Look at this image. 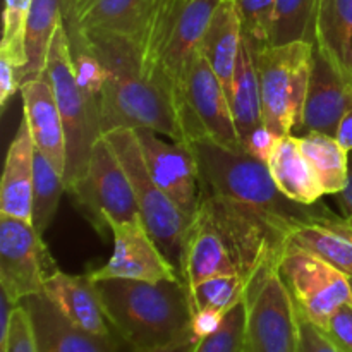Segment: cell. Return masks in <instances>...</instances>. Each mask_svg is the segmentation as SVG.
I'll return each instance as SVG.
<instances>
[{"mask_svg":"<svg viewBox=\"0 0 352 352\" xmlns=\"http://www.w3.org/2000/svg\"><path fill=\"white\" fill-rule=\"evenodd\" d=\"M199 170V212L205 213L248 282L278 267L298 227L337 215L323 201L302 205L287 198L265 162L208 136L191 141Z\"/></svg>","mask_w":352,"mask_h":352,"instance_id":"cell-1","label":"cell"},{"mask_svg":"<svg viewBox=\"0 0 352 352\" xmlns=\"http://www.w3.org/2000/svg\"><path fill=\"white\" fill-rule=\"evenodd\" d=\"M79 33L105 67L107 78L100 95L102 134L117 127H148L189 144L191 140L181 102L167 85L144 74L136 41L116 34Z\"/></svg>","mask_w":352,"mask_h":352,"instance_id":"cell-2","label":"cell"},{"mask_svg":"<svg viewBox=\"0 0 352 352\" xmlns=\"http://www.w3.org/2000/svg\"><path fill=\"white\" fill-rule=\"evenodd\" d=\"M110 327L134 351L165 346L191 329L192 306L182 280H96Z\"/></svg>","mask_w":352,"mask_h":352,"instance_id":"cell-3","label":"cell"},{"mask_svg":"<svg viewBox=\"0 0 352 352\" xmlns=\"http://www.w3.org/2000/svg\"><path fill=\"white\" fill-rule=\"evenodd\" d=\"M47 76L54 88L67 140L65 191H71L85 175L95 141L102 136L100 112L86 98L74 74L71 45L65 21L58 24L50 41L47 57Z\"/></svg>","mask_w":352,"mask_h":352,"instance_id":"cell-4","label":"cell"},{"mask_svg":"<svg viewBox=\"0 0 352 352\" xmlns=\"http://www.w3.org/2000/svg\"><path fill=\"white\" fill-rule=\"evenodd\" d=\"M309 41L267 45L253 50L261 93L263 124L278 138L294 134L305 105L311 72Z\"/></svg>","mask_w":352,"mask_h":352,"instance_id":"cell-5","label":"cell"},{"mask_svg":"<svg viewBox=\"0 0 352 352\" xmlns=\"http://www.w3.org/2000/svg\"><path fill=\"white\" fill-rule=\"evenodd\" d=\"M103 136L113 148L129 177L144 227L181 275L182 253L191 222L153 181L134 129L117 127L103 133Z\"/></svg>","mask_w":352,"mask_h":352,"instance_id":"cell-6","label":"cell"},{"mask_svg":"<svg viewBox=\"0 0 352 352\" xmlns=\"http://www.w3.org/2000/svg\"><path fill=\"white\" fill-rule=\"evenodd\" d=\"M69 195L100 236L110 232L113 223L141 219L129 177L103 134L93 144L85 175Z\"/></svg>","mask_w":352,"mask_h":352,"instance_id":"cell-7","label":"cell"},{"mask_svg":"<svg viewBox=\"0 0 352 352\" xmlns=\"http://www.w3.org/2000/svg\"><path fill=\"white\" fill-rule=\"evenodd\" d=\"M246 352H299V313L278 267L246 285Z\"/></svg>","mask_w":352,"mask_h":352,"instance_id":"cell-8","label":"cell"},{"mask_svg":"<svg viewBox=\"0 0 352 352\" xmlns=\"http://www.w3.org/2000/svg\"><path fill=\"white\" fill-rule=\"evenodd\" d=\"M278 272L298 311L320 329L340 306L352 305L351 278L298 244L289 243Z\"/></svg>","mask_w":352,"mask_h":352,"instance_id":"cell-9","label":"cell"},{"mask_svg":"<svg viewBox=\"0 0 352 352\" xmlns=\"http://www.w3.org/2000/svg\"><path fill=\"white\" fill-rule=\"evenodd\" d=\"M57 272L41 234L26 220L0 215V287L19 305L30 296L43 294L45 278Z\"/></svg>","mask_w":352,"mask_h":352,"instance_id":"cell-10","label":"cell"},{"mask_svg":"<svg viewBox=\"0 0 352 352\" xmlns=\"http://www.w3.org/2000/svg\"><path fill=\"white\" fill-rule=\"evenodd\" d=\"M134 133L153 181L192 222L199 208V170L191 144L179 143L148 127H138Z\"/></svg>","mask_w":352,"mask_h":352,"instance_id":"cell-11","label":"cell"},{"mask_svg":"<svg viewBox=\"0 0 352 352\" xmlns=\"http://www.w3.org/2000/svg\"><path fill=\"white\" fill-rule=\"evenodd\" d=\"M182 96L198 136H208L223 146L243 150L226 88L201 48L188 62Z\"/></svg>","mask_w":352,"mask_h":352,"instance_id":"cell-12","label":"cell"},{"mask_svg":"<svg viewBox=\"0 0 352 352\" xmlns=\"http://www.w3.org/2000/svg\"><path fill=\"white\" fill-rule=\"evenodd\" d=\"M349 110H352V71L315 45L308 91L296 131H299V136L308 133L336 136L340 120Z\"/></svg>","mask_w":352,"mask_h":352,"instance_id":"cell-13","label":"cell"},{"mask_svg":"<svg viewBox=\"0 0 352 352\" xmlns=\"http://www.w3.org/2000/svg\"><path fill=\"white\" fill-rule=\"evenodd\" d=\"M110 234L113 237V253L105 265L88 272L93 282L105 278L146 282L182 280L177 268L167 260L141 219L113 223Z\"/></svg>","mask_w":352,"mask_h":352,"instance_id":"cell-14","label":"cell"},{"mask_svg":"<svg viewBox=\"0 0 352 352\" xmlns=\"http://www.w3.org/2000/svg\"><path fill=\"white\" fill-rule=\"evenodd\" d=\"M160 0H72L64 6L65 24L82 33L129 38L143 48Z\"/></svg>","mask_w":352,"mask_h":352,"instance_id":"cell-15","label":"cell"},{"mask_svg":"<svg viewBox=\"0 0 352 352\" xmlns=\"http://www.w3.org/2000/svg\"><path fill=\"white\" fill-rule=\"evenodd\" d=\"M220 2L222 0H186L175 17V23L168 34L164 52H162L160 78L174 91L184 109L191 141L198 138V133H196L195 126L189 119L188 109H186L184 96H182V81H184L188 62L201 47L203 34H205L210 19Z\"/></svg>","mask_w":352,"mask_h":352,"instance_id":"cell-16","label":"cell"},{"mask_svg":"<svg viewBox=\"0 0 352 352\" xmlns=\"http://www.w3.org/2000/svg\"><path fill=\"white\" fill-rule=\"evenodd\" d=\"M23 116L30 124L34 148L48 158L64 177L67 165V140L64 122L47 72L21 82Z\"/></svg>","mask_w":352,"mask_h":352,"instance_id":"cell-17","label":"cell"},{"mask_svg":"<svg viewBox=\"0 0 352 352\" xmlns=\"http://www.w3.org/2000/svg\"><path fill=\"white\" fill-rule=\"evenodd\" d=\"M21 305L30 313L40 352H117L113 337H98L81 330L45 294L30 296Z\"/></svg>","mask_w":352,"mask_h":352,"instance_id":"cell-18","label":"cell"},{"mask_svg":"<svg viewBox=\"0 0 352 352\" xmlns=\"http://www.w3.org/2000/svg\"><path fill=\"white\" fill-rule=\"evenodd\" d=\"M43 294L71 323L98 337H112L95 282L85 275L57 270L45 278Z\"/></svg>","mask_w":352,"mask_h":352,"instance_id":"cell-19","label":"cell"},{"mask_svg":"<svg viewBox=\"0 0 352 352\" xmlns=\"http://www.w3.org/2000/svg\"><path fill=\"white\" fill-rule=\"evenodd\" d=\"M220 275H239V270L217 227L198 210L186 236L181 277L186 287L192 289Z\"/></svg>","mask_w":352,"mask_h":352,"instance_id":"cell-20","label":"cell"},{"mask_svg":"<svg viewBox=\"0 0 352 352\" xmlns=\"http://www.w3.org/2000/svg\"><path fill=\"white\" fill-rule=\"evenodd\" d=\"M34 148L30 124L23 116L7 150L0 182V215L31 222L33 217V177H34Z\"/></svg>","mask_w":352,"mask_h":352,"instance_id":"cell-21","label":"cell"},{"mask_svg":"<svg viewBox=\"0 0 352 352\" xmlns=\"http://www.w3.org/2000/svg\"><path fill=\"white\" fill-rule=\"evenodd\" d=\"M241 45H243V23L236 0H222L210 19L199 48L226 88L229 102L232 95Z\"/></svg>","mask_w":352,"mask_h":352,"instance_id":"cell-22","label":"cell"},{"mask_svg":"<svg viewBox=\"0 0 352 352\" xmlns=\"http://www.w3.org/2000/svg\"><path fill=\"white\" fill-rule=\"evenodd\" d=\"M267 165L274 182L287 198L302 205H315L325 196L318 175L302 153L299 138L294 134L278 138Z\"/></svg>","mask_w":352,"mask_h":352,"instance_id":"cell-23","label":"cell"},{"mask_svg":"<svg viewBox=\"0 0 352 352\" xmlns=\"http://www.w3.org/2000/svg\"><path fill=\"white\" fill-rule=\"evenodd\" d=\"M291 243L352 278V219L349 217L333 215L305 223L292 232Z\"/></svg>","mask_w":352,"mask_h":352,"instance_id":"cell-24","label":"cell"},{"mask_svg":"<svg viewBox=\"0 0 352 352\" xmlns=\"http://www.w3.org/2000/svg\"><path fill=\"white\" fill-rule=\"evenodd\" d=\"M230 109H232L234 124H236L237 136L241 146L246 143L250 134L263 124L261 117V93L258 81L256 62L251 45L243 36L239 60H237L236 76H234V88L230 95Z\"/></svg>","mask_w":352,"mask_h":352,"instance_id":"cell-25","label":"cell"},{"mask_svg":"<svg viewBox=\"0 0 352 352\" xmlns=\"http://www.w3.org/2000/svg\"><path fill=\"white\" fill-rule=\"evenodd\" d=\"M299 138L302 153L318 175L325 195H339L349 182V151L336 136L308 133Z\"/></svg>","mask_w":352,"mask_h":352,"instance_id":"cell-26","label":"cell"},{"mask_svg":"<svg viewBox=\"0 0 352 352\" xmlns=\"http://www.w3.org/2000/svg\"><path fill=\"white\" fill-rule=\"evenodd\" d=\"M62 19H64V0H33L26 34L28 65L21 82L45 74L50 41Z\"/></svg>","mask_w":352,"mask_h":352,"instance_id":"cell-27","label":"cell"},{"mask_svg":"<svg viewBox=\"0 0 352 352\" xmlns=\"http://www.w3.org/2000/svg\"><path fill=\"white\" fill-rule=\"evenodd\" d=\"M315 45L352 71V0H320Z\"/></svg>","mask_w":352,"mask_h":352,"instance_id":"cell-28","label":"cell"},{"mask_svg":"<svg viewBox=\"0 0 352 352\" xmlns=\"http://www.w3.org/2000/svg\"><path fill=\"white\" fill-rule=\"evenodd\" d=\"M65 192L64 177L48 162L45 155L36 150L34 153V177H33V217L31 223L43 236L57 215L58 203Z\"/></svg>","mask_w":352,"mask_h":352,"instance_id":"cell-29","label":"cell"},{"mask_svg":"<svg viewBox=\"0 0 352 352\" xmlns=\"http://www.w3.org/2000/svg\"><path fill=\"white\" fill-rule=\"evenodd\" d=\"M320 0H277L272 45L291 41L315 43V26Z\"/></svg>","mask_w":352,"mask_h":352,"instance_id":"cell-30","label":"cell"},{"mask_svg":"<svg viewBox=\"0 0 352 352\" xmlns=\"http://www.w3.org/2000/svg\"><path fill=\"white\" fill-rule=\"evenodd\" d=\"M33 0H3V31L0 41V58L14 65L23 81L28 65L26 34Z\"/></svg>","mask_w":352,"mask_h":352,"instance_id":"cell-31","label":"cell"},{"mask_svg":"<svg viewBox=\"0 0 352 352\" xmlns=\"http://www.w3.org/2000/svg\"><path fill=\"white\" fill-rule=\"evenodd\" d=\"M246 285V280L241 275H220L188 289L192 313L210 309L227 315L230 309L244 301Z\"/></svg>","mask_w":352,"mask_h":352,"instance_id":"cell-32","label":"cell"},{"mask_svg":"<svg viewBox=\"0 0 352 352\" xmlns=\"http://www.w3.org/2000/svg\"><path fill=\"white\" fill-rule=\"evenodd\" d=\"M243 23V36L253 50L272 45L277 0H236Z\"/></svg>","mask_w":352,"mask_h":352,"instance_id":"cell-33","label":"cell"},{"mask_svg":"<svg viewBox=\"0 0 352 352\" xmlns=\"http://www.w3.org/2000/svg\"><path fill=\"white\" fill-rule=\"evenodd\" d=\"M195 352H246V305L239 302L212 336L203 337Z\"/></svg>","mask_w":352,"mask_h":352,"instance_id":"cell-34","label":"cell"},{"mask_svg":"<svg viewBox=\"0 0 352 352\" xmlns=\"http://www.w3.org/2000/svg\"><path fill=\"white\" fill-rule=\"evenodd\" d=\"M0 352H40L31 316L21 302L14 308L9 329L0 339Z\"/></svg>","mask_w":352,"mask_h":352,"instance_id":"cell-35","label":"cell"},{"mask_svg":"<svg viewBox=\"0 0 352 352\" xmlns=\"http://www.w3.org/2000/svg\"><path fill=\"white\" fill-rule=\"evenodd\" d=\"M322 330L340 351L352 352V305L340 306Z\"/></svg>","mask_w":352,"mask_h":352,"instance_id":"cell-36","label":"cell"},{"mask_svg":"<svg viewBox=\"0 0 352 352\" xmlns=\"http://www.w3.org/2000/svg\"><path fill=\"white\" fill-rule=\"evenodd\" d=\"M299 313V311H298ZM299 352H342L320 327L299 313Z\"/></svg>","mask_w":352,"mask_h":352,"instance_id":"cell-37","label":"cell"},{"mask_svg":"<svg viewBox=\"0 0 352 352\" xmlns=\"http://www.w3.org/2000/svg\"><path fill=\"white\" fill-rule=\"evenodd\" d=\"M277 141H278L277 134L272 133L265 124H260V126L250 134L246 143L243 144V150L246 151V153H250L251 157L268 164V160H270L272 153H274L275 150Z\"/></svg>","mask_w":352,"mask_h":352,"instance_id":"cell-38","label":"cell"},{"mask_svg":"<svg viewBox=\"0 0 352 352\" xmlns=\"http://www.w3.org/2000/svg\"><path fill=\"white\" fill-rule=\"evenodd\" d=\"M21 89V78L17 69L6 58H0V105L6 109L14 93Z\"/></svg>","mask_w":352,"mask_h":352,"instance_id":"cell-39","label":"cell"},{"mask_svg":"<svg viewBox=\"0 0 352 352\" xmlns=\"http://www.w3.org/2000/svg\"><path fill=\"white\" fill-rule=\"evenodd\" d=\"M223 318H226V315L217 311H210V309H205V311H195L192 313L191 329L199 339H203V337H208L212 336L213 332H217V330L220 329V325H222Z\"/></svg>","mask_w":352,"mask_h":352,"instance_id":"cell-40","label":"cell"},{"mask_svg":"<svg viewBox=\"0 0 352 352\" xmlns=\"http://www.w3.org/2000/svg\"><path fill=\"white\" fill-rule=\"evenodd\" d=\"M199 337L192 332V329H189L184 336H181L179 339L172 340V342L165 344V346H158L153 347V349H146V351H134L133 352H195L196 346L199 342Z\"/></svg>","mask_w":352,"mask_h":352,"instance_id":"cell-41","label":"cell"},{"mask_svg":"<svg viewBox=\"0 0 352 352\" xmlns=\"http://www.w3.org/2000/svg\"><path fill=\"white\" fill-rule=\"evenodd\" d=\"M337 141L346 148L347 151H352V110L346 113L340 120L339 127H337V133H336Z\"/></svg>","mask_w":352,"mask_h":352,"instance_id":"cell-42","label":"cell"},{"mask_svg":"<svg viewBox=\"0 0 352 352\" xmlns=\"http://www.w3.org/2000/svg\"><path fill=\"white\" fill-rule=\"evenodd\" d=\"M336 196L337 203H339L340 210H342V215L352 219V151L349 155V182H347L346 189Z\"/></svg>","mask_w":352,"mask_h":352,"instance_id":"cell-43","label":"cell"},{"mask_svg":"<svg viewBox=\"0 0 352 352\" xmlns=\"http://www.w3.org/2000/svg\"><path fill=\"white\" fill-rule=\"evenodd\" d=\"M72 0H64V6H67V3H71Z\"/></svg>","mask_w":352,"mask_h":352,"instance_id":"cell-44","label":"cell"},{"mask_svg":"<svg viewBox=\"0 0 352 352\" xmlns=\"http://www.w3.org/2000/svg\"><path fill=\"white\" fill-rule=\"evenodd\" d=\"M351 287H352V278H351Z\"/></svg>","mask_w":352,"mask_h":352,"instance_id":"cell-45","label":"cell"}]
</instances>
